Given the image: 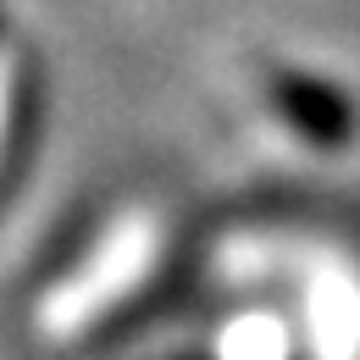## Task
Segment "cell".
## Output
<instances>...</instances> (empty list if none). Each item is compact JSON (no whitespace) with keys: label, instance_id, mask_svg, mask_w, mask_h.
Masks as SVG:
<instances>
[{"label":"cell","instance_id":"cell-1","mask_svg":"<svg viewBox=\"0 0 360 360\" xmlns=\"http://www.w3.org/2000/svg\"><path fill=\"white\" fill-rule=\"evenodd\" d=\"M271 105H277V117L294 128L300 139H311V144H349L355 139V100L338 89V84H327V78H311V72H277L271 78Z\"/></svg>","mask_w":360,"mask_h":360},{"label":"cell","instance_id":"cell-2","mask_svg":"<svg viewBox=\"0 0 360 360\" xmlns=\"http://www.w3.org/2000/svg\"><path fill=\"white\" fill-rule=\"evenodd\" d=\"M0 34H6V17H0Z\"/></svg>","mask_w":360,"mask_h":360},{"label":"cell","instance_id":"cell-3","mask_svg":"<svg viewBox=\"0 0 360 360\" xmlns=\"http://www.w3.org/2000/svg\"><path fill=\"white\" fill-rule=\"evenodd\" d=\"M188 360H200V355H188Z\"/></svg>","mask_w":360,"mask_h":360}]
</instances>
